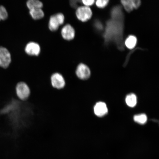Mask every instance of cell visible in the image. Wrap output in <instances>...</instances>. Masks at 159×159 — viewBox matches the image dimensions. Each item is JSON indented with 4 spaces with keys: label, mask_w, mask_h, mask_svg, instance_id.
<instances>
[{
    "label": "cell",
    "mask_w": 159,
    "mask_h": 159,
    "mask_svg": "<svg viewBox=\"0 0 159 159\" xmlns=\"http://www.w3.org/2000/svg\"><path fill=\"white\" fill-rule=\"evenodd\" d=\"M15 94L19 100L25 101L31 96V91L26 83L24 81H20L16 85Z\"/></svg>",
    "instance_id": "cell-1"
},
{
    "label": "cell",
    "mask_w": 159,
    "mask_h": 159,
    "mask_svg": "<svg viewBox=\"0 0 159 159\" xmlns=\"http://www.w3.org/2000/svg\"><path fill=\"white\" fill-rule=\"evenodd\" d=\"M50 82L52 88L57 90H62L66 85V81L64 76L61 73H53L50 77Z\"/></svg>",
    "instance_id": "cell-2"
},
{
    "label": "cell",
    "mask_w": 159,
    "mask_h": 159,
    "mask_svg": "<svg viewBox=\"0 0 159 159\" xmlns=\"http://www.w3.org/2000/svg\"><path fill=\"white\" fill-rule=\"evenodd\" d=\"M65 20V16L62 13H57L52 15L49 21V29L52 31L57 30L60 26L64 23Z\"/></svg>",
    "instance_id": "cell-3"
},
{
    "label": "cell",
    "mask_w": 159,
    "mask_h": 159,
    "mask_svg": "<svg viewBox=\"0 0 159 159\" xmlns=\"http://www.w3.org/2000/svg\"><path fill=\"white\" fill-rule=\"evenodd\" d=\"M11 61V53L6 48L0 47V67L7 69Z\"/></svg>",
    "instance_id": "cell-4"
},
{
    "label": "cell",
    "mask_w": 159,
    "mask_h": 159,
    "mask_svg": "<svg viewBox=\"0 0 159 159\" xmlns=\"http://www.w3.org/2000/svg\"><path fill=\"white\" fill-rule=\"evenodd\" d=\"M76 15L79 20L85 22L91 19L92 16V12L89 7L82 6L77 9Z\"/></svg>",
    "instance_id": "cell-5"
},
{
    "label": "cell",
    "mask_w": 159,
    "mask_h": 159,
    "mask_svg": "<svg viewBox=\"0 0 159 159\" xmlns=\"http://www.w3.org/2000/svg\"><path fill=\"white\" fill-rule=\"evenodd\" d=\"M75 74L79 79L82 80H86L90 76V69L87 65L80 63L77 67Z\"/></svg>",
    "instance_id": "cell-6"
},
{
    "label": "cell",
    "mask_w": 159,
    "mask_h": 159,
    "mask_svg": "<svg viewBox=\"0 0 159 159\" xmlns=\"http://www.w3.org/2000/svg\"><path fill=\"white\" fill-rule=\"evenodd\" d=\"M41 47L37 43L30 42L27 43L25 48V51L27 54L30 56H38L41 52Z\"/></svg>",
    "instance_id": "cell-7"
},
{
    "label": "cell",
    "mask_w": 159,
    "mask_h": 159,
    "mask_svg": "<svg viewBox=\"0 0 159 159\" xmlns=\"http://www.w3.org/2000/svg\"><path fill=\"white\" fill-rule=\"evenodd\" d=\"M61 34L63 39L67 41H70L74 39L75 36V30L72 26L67 24L61 29Z\"/></svg>",
    "instance_id": "cell-8"
},
{
    "label": "cell",
    "mask_w": 159,
    "mask_h": 159,
    "mask_svg": "<svg viewBox=\"0 0 159 159\" xmlns=\"http://www.w3.org/2000/svg\"><path fill=\"white\" fill-rule=\"evenodd\" d=\"M95 114L98 117H102L107 114L108 112V108L105 103L99 102L97 103L94 107Z\"/></svg>",
    "instance_id": "cell-9"
},
{
    "label": "cell",
    "mask_w": 159,
    "mask_h": 159,
    "mask_svg": "<svg viewBox=\"0 0 159 159\" xmlns=\"http://www.w3.org/2000/svg\"><path fill=\"white\" fill-rule=\"evenodd\" d=\"M29 13L32 18L35 20L42 19L44 16V13L42 8L30 10Z\"/></svg>",
    "instance_id": "cell-10"
},
{
    "label": "cell",
    "mask_w": 159,
    "mask_h": 159,
    "mask_svg": "<svg viewBox=\"0 0 159 159\" xmlns=\"http://www.w3.org/2000/svg\"><path fill=\"white\" fill-rule=\"evenodd\" d=\"M27 6L30 10L42 8L43 6L42 2L39 0H29L26 3Z\"/></svg>",
    "instance_id": "cell-11"
},
{
    "label": "cell",
    "mask_w": 159,
    "mask_h": 159,
    "mask_svg": "<svg viewBox=\"0 0 159 159\" xmlns=\"http://www.w3.org/2000/svg\"><path fill=\"white\" fill-rule=\"evenodd\" d=\"M137 42L136 38L134 35H130L125 41V45L129 49H132L136 46Z\"/></svg>",
    "instance_id": "cell-12"
},
{
    "label": "cell",
    "mask_w": 159,
    "mask_h": 159,
    "mask_svg": "<svg viewBox=\"0 0 159 159\" xmlns=\"http://www.w3.org/2000/svg\"><path fill=\"white\" fill-rule=\"evenodd\" d=\"M125 100L127 105L130 107H134L137 104V97L136 95L134 94L127 95Z\"/></svg>",
    "instance_id": "cell-13"
},
{
    "label": "cell",
    "mask_w": 159,
    "mask_h": 159,
    "mask_svg": "<svg viewBox=\"0 0 159 159\" xmlns=\"http://www.w3.org/2000/svg\"><path fill=\"white\" fill-rule=\"evenodd\" d=\"M134 120L135 122L140 124H146L148 120V118L146 115L141 114L135 115L134 117Z\"/></svg>",
    "instance_id": "cell-14"
},
{
    "label": "cell",
    "mask_w": 159,
    "mask_h": 159,
    "mask_svg": "<svg viewBox=\"0 0 159 159\" xmlns=\"http://www.w3.org/2000/svg\"><path fill=\"white\" fill-rule=\"evenodd\" d=\"M121 2L124 6L125 9L128 12H130L134 9L133 0H127V1L124 0V1H121Z\"/></svg>",
    "instance_id": "cell-15"
},
{
    "label": "cell",
    "mask_w": 159,
    "mask_h": 159,
    "mask_svg": "<svg viewBox=\"0 0 159 159\" xmlns=\"http://www.w3.org/2000/svg\"><path fill=\"white\" fill-rule=\"evenodd\" d=\"M0 14L1 20H4L7 18L8 14L7 10L3 6H0Z\"/></svg>",
    "instance_id": "cell-16"
},
{
    "label": "cell",
    "mask_w": 159,
    "mask_h": 159,
    "mask_svg": "<svg viewBox=\"0 0 159 159\" xmlns=\"http://www.w3.org/2000/svg\"><path fill=\"white\" fill-rule=\"evenodd\" d=\"M108 2V0H98L96 1V4L99 8H103L106 7Z\"/></svg>",
    "instance_id": "cell-17"
},
{
    "label": "cell",
    "mask_w": 159,
    "mask_h": 159,
    "mask_svg": "<svg viewBox=\"0 0 159 159\" xmlns=\"http://www.w3.org/2000/svg\"><path fill=\"white\" fill-rule=\"evenodd\" d=\"M95 1L94 0H88V1H87V0H83L82 1V2L85 6H86V7H89V6L92 5L94 3Z\"/></svg>",
    "instance_id": "cell-18"
},
{
    "label": "cell",
    "mask_w": 159,
    "mask_h": 159,
    "mask_svg": "<svg viewBox=\"0 0 159 159\" xmlns=\"http://www.w3.org/2000/svg\"><path fill=\"white\" fill-rule=\"evenodd\" d=\"M133 2L134 9H138L141 4V2L139 0H133Z\"/></svg>",
    "instance_id": "cell-19"
},
{
    "label": "cell",
    "mask_w": 159,
    "mask_h": 159,
    "mask_svg": "<svg viewBox=\"0 0 159 159\" xmlns=\"http://www.w3.org/2000/svg\"><path fill=\"white\" fill-rule=\"evenodd\" d=\"M1 14H0V21L1 20Z\"/></svg>",
    "instance_id": "cell-20"
}]
</instances>
